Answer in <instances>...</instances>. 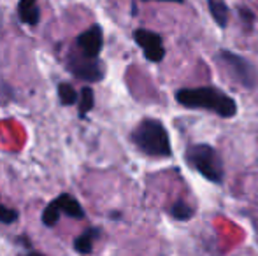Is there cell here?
<instances>
[{
	"mask_svg": "<svg viewBox=\"0 0 258 256\" xmlns=\"http://www.w3.org/2000/svg\"><path fill=\"white\" fill-rule=\"evenodd\" d=\"M18 219V212L14 209H9L6 205L0 204V223H6V225H11Z\"/></svg>",
	"mask_w": 258,
	"mask_h": 256,
	"instance_id": "16",
	"label": "cell"
},
{
	"mask_svg": "<svg viewBox=\"0 0 258 256\" xmlns=\"http://www.w3.org/2000/svg\"><path fill=\"white\" fill-rule=\"evenodd\" d=\"M239 14H241L242 21H244L246 25H251L253 20H255V16H253V13L249 9H246V7H239Z\"/></svg>",
	"mask_w": 258,
	"mask_h": 256,
	"instance_id": "17",
	"label": "cell"
},
{
	"mask_svg": "<svg viewBox=\"0 0 258 256\" xmlns=\"http://www.w3.org/2000/svg\"><path fill=\"white\" fill-rule=\"evenodd\" d=\"M58 97H60L63 106H72V104H76V100H78L76 90L72 88L71 84H67V82H61V84L58 86Z\"/></svg>",
	"mask_w": 258,
	"mask_h": 256,
	"instance_id": "14",
	"label": "cell"
},
{
	"mask_svg": "<svg viewBox=\"0 0 258 256\" xmlns=\"http://www.w3.org/2000/svg\"><path fill=\"white\" fill-rule=\"evenodd\" d=\"M176 100L188 109H206L221 118H232L237 114V104L232 97L213 86L183 88L176 92Z\"/></svg>",
	"mask_w": 258,
	"mask_h": 256,
	"instance_id": "1",
	"label": "cell"
},
{
	"mask_svg": "<svg viewBox=\"0 0 258 256\" xmlns=\"http://www.w3.org/2000/svg\"><path fill=\"white\" fill-rule=\"evenodd\" d=\"M134 39H136L137 44L144 49V56H146L150 62H153V63L162 62L163 56H165V49H163L162 37H160L158 34L141 28V30H136Z\"/></svg>",
	"mask_w": 258,
	"mask_h": 256,
	"instance_id": "5",
	"label": "cell"
},
{
	"mask_svg": "<svg viewBox=\"0 0 258 256\" xmlns=\"http://www.w3.org/2000/svg\"><path fill=\"white\" fill-rule=\"evenodd\" d=\"M93 104H95L93 90L90 86H85L81 90V99H79V114H81V118H85L86 113H90L93 109Z\"/></svg>",
	"mask_w": 258,
	"mask_h": 256,
	"instance_id": "13",
	"label": "cell"
},
{
	"mask_svg": "<svg viewBox=\"0 0 258 256\" xmlns=\"http://www.w3.org/2000/svg\"><path fill=\"white\" fill-rule=\"evenodd\" d=\"M78 44L86 58H97L102 49V28L99 25H93L90 30L79 35Z\"/></svg>",
	"mask_w": 258,
	"mask_h": 256,
	"instance_id": "6",
	"label": "cell"
},
{
	"mask_svg": "<svg viewBox=\"0 0 258 256\" xmlns=\"http://www.w3.org/2000/svg\"><path fill=\"white\" fill-rule=\"evenodd\" d=\"M220 58L225 63V67L228 68L232 77L241 86L251 90L258 84V70L255 68V65H251L246 58L230 51H221Z\"/></svg>",
	"mask_w": 258,
	"mask_h": 256,
	"instance_id": "4",
	"label": "cell"
},
{
	"mask_svg": "<svg viewBox=\"0 0 258 256\" xmlns=\"http://www.w3.org/2000/svg\"><path fill=\"white\" fill-rule=\"evenodd\" d=\"M132 140L144 154L155 158H167L172 154L170 139L165 127L158 120L146 118L136 127L132 133Z\"/></svg>",
	"mask_w": 258,
	"mask_h": 256,
	"instance_id": "2",
	"label": "cell"
},
{
	"mask_svg": "<svg viewBox=\"0 0 258 256\" xmlns=\"http://www.w3.org/2000/svg\"><path fill=\"white\" fill-rule=\"evenodd\" d=\"M28 256H44V254H39V253H30Z\"/></svg>",
	"mask_w": 258,
	"mask_h": 256,
	"instance_id": "19",
	"label": "cell"
},
{
	"mask_svg": "<svg viewBox=\"0 0 258 256\" xmlns=\"http://www.w3.org/2000/svg\"><path fill=\"white\" fill-rule=\"evenodd\" d=\"M18 13H20V18L23 23L34 25L39 23V18H41V13H39V7H37V0H20L18 4Z\"/></svg>",
	"mask_w": 258,
	"mask_h": 256,
	"instance_id": "9",
	"label": "cell"
},
{
	"mask_svg": "<svg viewBox=\"0 0 258 256\" xmlns=\"http://www.w3.org/2000/svg\"><path fill=\"white\" fill-rule=\"evenodd\" d=\"M207 4H209V11H211V14H213L214 21H216L221 28L227 27V23H228V7L225 6L223 0H207Z\"/></svg>",
	"mask_w": 258,
	"mask_h": 256,
	"instance_id": "11",
	"label": "cell"
},
{
	"mask_svg": "<svg viewBox=\"0 0 258 256\" xmlns=\"http://www.w3.org/2000/svg\"><path fill=\"white\" fill-rule=\"evenodd\" d=\"M163 2H183V0H163Z\"/></svg>",
	"mask_w": 258,
	"mask_h": 256,
	"instance_id": "18",
	"label": "cell"
},
{
	"mask_svg": "<svg viewBox=\"0 0 258 256\" xmlns=\"http://www.w3.org/2000/svg\"><path fill=\"white\" fill-rule=\"evenodd\" d=\"M170 214H172V218L177 219V221H188V219H191V216H194V209H191L186 202L177 200V202H174V205L170 207Z\"/></svg>",
	"mask_w": 258,
	"mask_h": 256,
	"instance_id": "12",
	"label": "cell"
},
{
	"mask_svg": "<svg viewBox=\"0 0 258 256\" xmlns=\"http://www.w3.org/2000/svg\"><path fill=\"white\" fill-rule=\"evenodd\" d=\"M58 218H60V209H58V205L54 204V200H53L51 204L44 209V212H42V223L51 228V226H54L58 223Z\"/></svg>",
	"mask_w": 258,
	"mask_h": 256,
	"instance_id": "15",
	"label": "cell"
},
{
	"mask_svg": "<svg viewBox=\"0 0 258 256\" xmlns=\"http://www.w3.org/2000/svg\"><path fill=\"white\" fill-rule=\"evenodd\" d=\"M54 204L58 205L60 212H65V214L71 216V218H76V219L85 218V211H83V207L79 205V202L76 200L74 197H71V195H67V193L60 195V197L54 198Z\"/></svg>",
	"mask_w": 258,
	"mask_h": 256,
	"instance_id": "8",
	"label": "cell"
},
{
	"mask_svg": "<svg viewBox=\"0 0 258 256\" xmlns=\"http://www.w3.org/2000/svg\"><path fill=\"white\" fill-rule=\"evenodd\" d=\"M186 163L207 181L221 185L225 178L223 161L218 151L209 144H194L186 149Z\"/></svg>",
	"mask_w": 258,
	"mask_h": 256,
	"instance_id": "3",
	"label": "cell"
},
{
	"mask_svg": "<svg viewBox=\"0 0 258 256\" xmlns=\"http://www.w3.org/2000/svg\"><path fill=\"white\" fill-rule=\"evenodd\" d=\"M71 70L79 79H85V81L90 82H95L102 79V68L95 62V58H86L85 56V60H74L71 63Z\"/></svg>",
	"mask_w": 258,
	"mask_h": 256,
	"instance_id": "7",
	"label": "cell"
},
{
	"mask_svg": "<svg viewBox=\"0 0 258 256\" xmlns=\"http://www.w3.org/2000/svg\"><path fill=\"white\" fill-rule=\"evenodd\" d=\"M99 235H100L99 228H92V230H88V232L83 233V235H79L78 239L74 240L76 251H78V253H83V254L92 253V249H93V239H95V237H99Z\"/></svg>",
	"mask_w": 258,
	"mask_h": 256,
	"instance_id": "10",
	"label": "cell"
},
{
	"mask_svg": "<svg viewBox=\"0 0 258 256\" xmlns=\"http://www.w3.org/2000/svg\"><path fill=\"white\" fill-rule=\"evenodd\" d=\"M0 28H2V14H0Z\"/></svg>",
	"mask_w": 258,
	"mask_h": 256,
	"instance_id": "20",
	"label": "cell"
}]
</instances>
